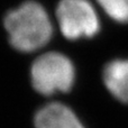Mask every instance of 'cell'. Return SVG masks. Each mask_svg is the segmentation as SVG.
<instances>
[{
	"label": "cell",
	"mask_w": 128,
	"mask_h": 128,
	"mask_svg": "<svg viewBox=\"0 0 128 128\" xmlns=\"http://www.w3.org/2000/svg\"><path fill=\"white\" fill-rule=\"evenodd\" d=\"M2 26L10 47L26 56L47 50L58 34L53 12L40 0H24L11 7Z\"/></svg>",
	"instance_id": "1"
},
{
	"label": "cell",
	"mask_w": 128,
	"mask_h": 128,
	"mask_svg": "<svg viewBox=\"0 0 128 128\" xmlns=\"http://www.w3.org/2000/svg\"><path fill=\"white\" fill-rule=\"evenodd\" d=\"M28 80L32 90L40 97L70 94L78 82L76 64L65 52L48 47L33 56Z\"/></svg>",
	"instance_id": "2"
},
{
	"label": "cell",
	"mask_w": 128,
	"mask_h": 128,
	"mask_svg": "<svg viewBox=\"0 0 128 128\" xmlns=\"http://www.w3.org/2000/svg\"><path fill=\"white\" fill-rule=\"evenodd\" d=\"M58 34L78 43L96 38L104 27V16L94 0H58L53 8Z\"/></svg>",
	"instance_id": "3"
},
{
	"label": "cell",
	"mask_w": 128,
	"mask_h": 128,
	"mask_svg": "<svg viewBox=\"0 0 128 128\" xmlns=\"http://www.w3.org/2000/svg\"><path fill=\"white\" fill-rule=\"evenodd\" d=\"M36 128H86L72 108L62 101L45 104L34 116Z\"/></svg>",
	"instance_id": "4"
},
{
	"label": "cell",
	"mask_w": 128,
	"mask_h": 128,
	"mask_svg": "<svg viewBox=\"0 0 128 128\" xmlns=\"http://www.w3.org/2000/svg\"><path fill=\"white\" fill-rule=\"evenodd\" d=\"M101 81L111 98L128 104V56L109 60L102 68Z\"/></svg>",
	"instance_id": "5"
},
{
	"label": "cell",
	"mask_w": 128,
	"mask_h": 128,
	"mask_svg": "<svg viewBox=\"0 0 128 128\" xmlns=\"http://www.w3.org/2000/svg\"><path fill=\"white\" fill-rule=\"evenodd\" d=\"M104 18L117 25H128V0H94Z\"/></svg>",
	"instance_id": "6"
}]
</instances>
